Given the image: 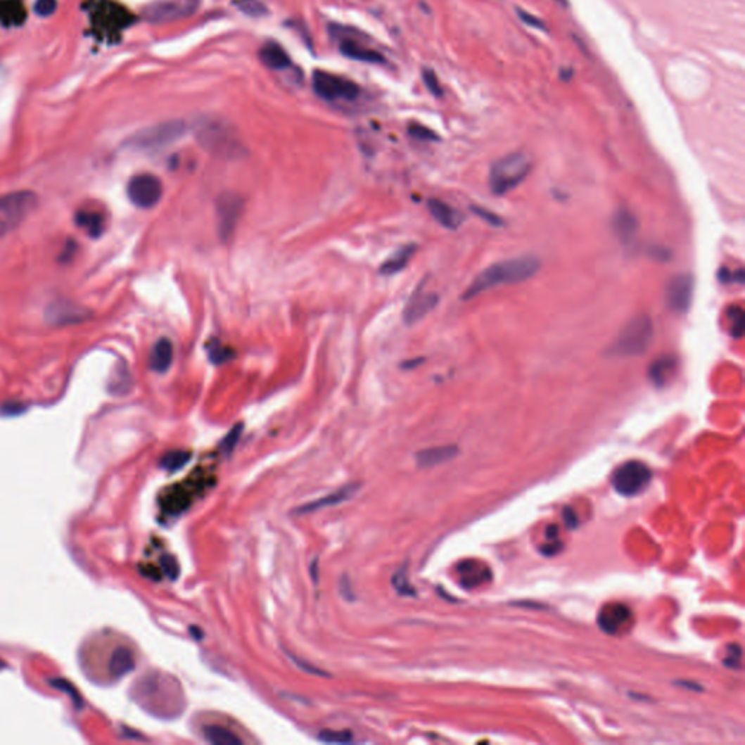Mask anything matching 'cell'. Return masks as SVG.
Returning <instances> with one entry per match:
<instances>
[{
	"mask_svg": "<svg viewBox=\"0 0 745 745\" xmlns=\"http://www.w3.org/2000/svg\"><path fill=\"white\" fill-rule=\"evenodd\" d=\"M198 139L203 147H205L207 151H210L215 155L224 156V158H231V156L239 155V151H241L239 141L226 129V127H222L219 124H210V125L203 127V129L198 132Z\"/></svg>",
	"mask_w": 745,
	"mask_h": 745,
	"instance_id": "cell-11",
	"label": "cell"
},
{
	"mask_svg": "<svg viewBox=\"0 0 745 745\" xmlns=\"http://www.w3.org/2000/svg\"><path fill=\"white\" fill-rule=\"evenodd\" d=\"M652 480V472L645 463L628 461L616 469L611 478L613 488L623 497H635L644 492Z\"/></svg>",
	"mask_w": 745,
	"mask_h": 745,
	"instance_id": "cell-6",
	"label": "cell"
},
{
	"mask_svg": "<svg viewBox=\"0 0 745 745\" xmlns=\"http://www.w3.org/2000/svg\"><path fill=\"white\" fill-rule=\"evenodd\" d=\"M313 91L319 98L328 102H352L361 94L355 82L324 70L314 72Z\"/></svg>",
	"mask_w": 745,
	"mask_h": 745,
	"instance_id": "cell-5",
	"label": "cell"
},
{
	"mask_svg": "<svg viewBox=\"0 0 745 745\" xmlns=\"http://www.w3.org/2000/svg\"><path fill=\"white\" fill-rule=\"evenodd\" d=\"M741 647L739 645H731L730 647V651H728V656L723 659V663H725L727 667H731V668H737L739 667L741 664Z\"/></svg>",
	"mask_w": 745,
	"mask_h": 745,
	"instance_id": "cell-36",
	"label": "cell"
},
{
	"mask_svg": "<svg viewBox=\"0 0 745 745\" xmlns=\"http://www.w3.org/2000/svg\"><path fill=\"white\" fill-rule=\"evenodd\" d=\"M613 229L622 243L630 245L637 233V220L628 208H620L613 217Z\"/></svg>",
	"mask_w": 745,
	"mask_h": 745,
	"instance_id": "cell-20",
	"label": "cell"
},
{
	"mask_svg": "<svg viewBox=\"0 0 745 745\" xmlns=\"http://www.w3.org/2000/svg\"><path fill=\"white\" fill-rule=\"evenodd\" d=\"M162 568L165 571L166 575H169V578L175 580L178 577V572H179V568H178V563L174 558L170 556H163L162 558Z\"/></svg>",
	"mask_w": 745,
	"mask_h": 745,
	"instance_id": "cell-37",
	"label": "cell"
},
{
	"mask_svg": "<svg viewBox=\"0 0 745 745\" xmlns=\"http://www.w3.org/2000/svg\"><path fill=\"white\" fill-rule=\"evenodd\" d=\"M76 224L88 233L91 238H99L103 233L105 219L102 212L94 208H83L76 212Z\"/></svg>",
	"mask_w": 745,
	"mask_h": 745,
	"instance_id": "cell-24",
	"label": "cell"
},
{
	"mask_svg": "<svg viewBox=\"0 0 745 745\" xmlns=\"http://www.w3.org/2000/svg\"><path fill=\"white\" fill-rule=\"evenodd\" d=\"M358 489V485H347L344 488H340L339 491L333 492V494H329L321 499H316L310 504H306L300 508H297L295 511L299 514H309V513H316V511L322 509V508H328V507H333V505H338L340 502H344L347 499H350Z\"/></svg>",
	"mask_w": 745,
	"mask_h": 745,
	"instance_id": "cell-18",
	"label": "cell"
},
{
	"mask_svg": "<svg viewBox=\"0 0 745 745\" xmlns=\"http://www.w3.org/2000/svg\"><path fill=\"white\" fill-rule=\"evenodd\" d=\"M632 619V611L625 604H607L599 613V626L609 635L619 633Z\"/></svg>",
	"mask_w": 745,
	"mask_h": 745,
	"instance_id": "cell-14",
	"label": "cell"
},
{
	"mask_svg": "<svg viewBox=\"0 0 745 745\" xmlns=\"http://www.w3.org/2000/svg\"><path fill=\"white\" fill-rule=\"evenodd\" d=\"M34 9L38 16H42V18L50 16L57 9V0H37Z\"/></svg>",
	"mask_w": 745,
	"mask_h": 745,
	"instance_id": "cell-34",
	"label": "cell"
},
{
	"mask_svg": "<svg viewBox=\"0 0 745 745\" xmlns=\"http://www.w3.org/2000/svg\"><path fill=\"white\" fill-rule=\"evenodd\" d=\"M518 15H520V18L524 20V24L531 25V27H535V28H539V30H546L540 19H537V18H535V16H531V15H528L527 12L520 11V9H518Z\"/></svg>",
	"mask_w": 745,
	"mask_h": 745,
	"instance_id": "cell-41",
	"label": "cell"
},
{
	"mask_svg": "<svg viewBox=\"0 0 745 745\" xmlns=\"http://www.w3.org/2000/svg\"><path fill=\"white\" fill-rule=\"evenodd\" d=\"M437 303H438L437 294L424 293L418 290L411 297V300L408 302L405 307V312H403V321H405V324L408 325H414L419 322L421 319H424L437 306Z\"/></svg>",
	"mask_w": 745,
	"mask_h": 745,
	"instance_id": "cell-15",
	"label": "cell"
},
{
	"mask_svg": "<svg viewBox=\"0 0 745 745\" xmlns=\"http://www.w3.org/2000/svg\"><path fill=\"white\" fill-rule=\"evenodd\" d=\"M533 162L524 153H511L497 160L489 174V185L495 196H504L518 186L530 174Z\"/></svg>",
	"mask_w": 745,
	"mask_h": 745,
	"instance_id": "cell-3",
	"label": "cell"
},
{
	"mask_svg": "<svg viewBox=\"0 0 745 745\" xmlns=\"http://www.w3.org/2000/svg\"><path fill=\"white\" fill-rule=\"evenodd\" d=\"M210 357L212 359V363L222 364L227 359V350L220 345H212V348L210 350Z\"/></svg>",
	"mask_w": 745,
	"mask_h": 745,
	"instance_id": "cell-40",
	"label": "cell"
},
{
	"mask_svg": "<svg viewBox=\"0 0 745 745\" xmlns=\"http://www.w3.org/2000/svg\"><path fill=\"white\" fill-rule=\"evenodd\" d=\"M127 196H129L130 201L136 207L152 208L163 196L162 181L152 174L136 175L130 179L129 186H127Z\"/></svg>",
	"mask_w": 745,
	"mask_h": 745,
	"instance_id": "cell-10",
	"label": "cell"
},
{
	"mask_svg": "<svg viewBox=\"0 0 745 745\" xmlns=\"http://www.w3.org/2000/svg\"><path fill=\"white\" fill-rule=\"evenodd\" d=\"M409 134L419 140H435L437 139V136L431 130L425 129V127L422 125H412L409 129Z\"/></svg>",
	"mask_w": 745,
	"mask_h": 745,
	"instance_id": "cell-38",
	"label": "cell"
},
{
	"mask_svg": "<svg viewBox=\"0 0 745 745\" xmlns=\"http://www.w3.org/2000/svg\"><path fill=\"white\" fill-rule=\"evenodd\" d=\"M340 585H343V587H345V590H343V592H344L343 595H345V597H348V595H350V594H352V591L350 590V581H348V578H347V577H344L343 580H340Z\"/></svg>",
	"mask_w": 745,
	"mask_h": 745,
	"instance_id": "cell-44",
	"label": "cell"
},
{
	"mask_svg": "<svg viewBox=\"0 0 745 745\" xmlns=\"http://www.w3.org/2000/svg\"><path fill=\"white\" fill-rule=\"evenodd\" d=\"M32 191H15L0 197V239L23 223L37 205Z\"/></svg>",
	"mask_w": 745,
	"mask_h": 745,
	"instance_id": "cell-4",
	"label": "cell"
},
{
	"mask_svg": "<svg viewBox=\"0 0 745 745\" xmlns=\"http://www.w3.org/2000/svg\"><path fill=\"white\" fill-rule=\"evenodd\" d=\"M133 668H134L133 652L125 647L117 648L110 658V666H108L110 674L115 678H120L125 674H129L130 671H133Z\"/></svg>",
	"mask_w": 745,
	"mask_h": 745,
	"instance_id": "cell-26",
	"label": "cell"
},
{
	"mask_svg": "<svg viewBox=\"0 0 745 745\" xmlns=\"http://www.w3.org/2000/svg\"><path fill=\"white\" fill-rule=\"evenodd\" d=\"M654 338V322L648 314H637L622 328L607 350L610 357H636L644 354Z\"/></svg>",
	"mask_w": 745,
	"mask_h": 745,
	"instance_id": "cell-2",
	"label": "cell"
},
{
	"mask_svg": "<svg viewBox=\"0 0 745 745\" xmlns=\"http://www.w3.org/2000/svg\"><path fill=\"white\" fill-rule=\"evenodd\" d=\"M201 0H156L144 9V19L151 24H167L194 15Z\"/></svg>",
	"mask_w": 745,
	"mask_h": 745,
	"instance_id": "cell-8",
	"label": "cell"
},
{
	"mask_svg": "<svg viewBox=\"0 0 745 745\" xmlns=\"http://www.w3.org/2000/svg\"><path fill=\"white\" fill-rule=\"evenodd\" d=\"M319 739L329 744H348L352 741V735L350 731H322L319 734Z\"/></svg>",
	"mask_w": 745,
	"mask_h": 745,
	"instance_id": "cell-31",
	"label": "cell"
},
{
	"mask_svg": "<svg viewBox=\"0 0 745 745\" xmlns=\"http://www.w3.org/2000/svg\"><path fill=\"white\" fill-rule=\"evenodd\" d=\"M339 50L345 57L351 60L371 63V65H381V63H385V57H383L377 50L363 44V42H359L358 39H354V38L347 37L340 41Z\"/></svg>",
	"mask_w": 745,
	"mask_h": 745,
	"instance_id": "cell-16",
	"label": "cell"
},
{
	"mask_svg": "<svg viewBox=\"0 0 745 745\" xmlns=\"http://www.w3.org/2000/svg\"><path fill=\"white\" fill-rule=\"evenodd\" d=\"M563 517H565L566 524H568L569 527H575V526L578 524V520H577V517H575V513H573L572 509H568V508H566V509H565Z\"/></svg>",
	"mask_w": 745,
	"mask_h": 745,
	"instance_id": "cell-43",
	"label": "cell"
},
{
	"mask_svg": "<svg viewBox=\"0 0 745 745\" xmlns=\"http://www.w3.org/2000/svg\"><path fill=\"white\" fill-rule=\"evenodd\" d=\"M245 203L235 193H224L217 198V233L223 242H229L238 229Z\"/></svg>",
	"mask_w": 745,
	"mask_h": 745,
	"instance_id": "cell-9",
	"label": "cell"
},
{
	"mask_svg": "<svg viewBox=\"0 0 745 745\" xmlns=\"http://www.w3.org/2000/svg\"><path fill=\"white\" fill-rule=\"evenodd\" d=\"M205 478L201 476V479H189L188 482L175 485L172 488H167L166 494L160 499V505L166 514H179L184 509H186L191 502H193L196 494L201 492L204 489Z\"/></svg>",
	"mask_w": 745,
	"mask_h": 745,
	"instance_id": "cell-12",
	"label": "cell"
},
{
	"mask_svg": "<svg viewBox=\"0 0 745 745\" xmlns=\"http://www.w3.org/2000/svg\"><path fill=\"white\" fill-rule=\"evenodd\" d=\"M204 735L208 742L215 745H242V739L220 725H208L204 728Z\"/></svg>",
	"mask_w": 745,
	"mask_h": 745,
	"instance_id": "cell-28",
	"label": "cell"
},
{
	"mask_svg": "<svg viewBox=\"0 0 745 745\" xmlns=\"http://www.w3.org/2000/svg\"><path fill=\"white\" fill-rule=\"evenodd\" d=\"M677 361L674 357H661L655 359L649 367V378L655 386L663 388L668 385V381L675 373Z\"/></svg>",
	"mask_w": 745,
	"mask_h": 745,
	"instance_id": "cell-25",
	"label": "cell"
},
{
	"mask_svg": "<svg viewBox=\"0 0 745 745\" xmlns=\"http://www.w3.org/2000/svg\"><path fill=\"white\" fill-rule=\"evenodd\" d=\"M457 447L454 445H440L425 449L416 453V463L419 467H433L441 463H445L456 457Z\"/></svg>",
	"mask_w": 745,
	"mask_h": 745,
	"instance_id": "cell-23",
	"label": "cell"
},
{
	"mask_svg": "<svg viewBox=\"0 0 745 745\" xmlns=\"http://www.w3.org/2000/svg\"><path fill=\"white\" fill-rule=\"evenodd\" d=\"M188 125L184 121H166L136 133L130 140L129 146L134 148H159L179 140L185 136Z\"/></svg>",
	"mask_w": 745,
	"mask_h": 745,
	"instance_id": "cell-7",
	"label": "cell"
},
{
	"mask_svg": "<svg viewBox=\"0 0 745 745\" xmlns=\"http://www.w3.org/2000/svg\"><path fill=\"white\" fill-rule=\"evenodd\" d=\"M414 252H415V246L414 245H409V246L399 249L395 255H392L389 260L385 261V264L380 267V272L383 275H392V274H396V272L402 271L403 268L408 265L409 260L412 258Z\"/></svg>",
	"mask_w": 745,
	"mask_h": 745,
	"instance_id": "cell-27",
	"label": "cell"
},
{
	"mask_svg": "<svg viewBox=\"0 0 745 745\" xmlns=\"http://www.w3.org/2000/svg\"><path fill=\"white\" fill-rule=\"evenodd\" d=\"M191 460V453L189 452H185V450H174V452H169L166 453L162 459H160V467L165 471H169V472H177L179 469H182V467Z\"/></svg>",
	"mask_w": 745,
	"mask_h": 745,
	"instance_id": "cell-29",
	"label": "cell"
},
{
	"mask_svg": "<svg viewBox=\"0 0 745 745\" xmlns=\"http://www.w3.org/2000/svg\"><path fill=\"white\" fill-rule=\"evenodd\" d=\"M693 291H694V280L690 274L675 275L667 286V291H666L667 305L670 306L671 310L677 313L687 312L693 300Z\"/></svg>",
	"mask_w": 745,
	"mask_h": 745,
	"instance_id": "cell-13",
	"label": "cell"
},
{
	"mask_svg": "<svg viewBox=\"0 0 745 745\" xmlns=\"http://www.w3.org/2000/svg\"><path fill=\"white\" fill-rule=\"evenodd\" d=\"M540 268V261L535 255H523L513 260L494 264L476 275V279L463 294L464 300L475 299L483 291L502 284H517L531 279Z\"/></svg>",
	"mask_w": 745,
	"mask_h": 745,
	"instance_id": "cell-1",
	"label": "cell"
},
{
	"mask_svg": "<svg viewBox=\"0 0 745 745\" xmlns=\"http://www.w3.org/2000/svg\"><path fill=\"white\" fill-rule=\"evenodd\" d=\"M428 210L431 212V216L445 229H450V230H454L457 229L464 217L460 211H457L456 208H453L452 205L445 204L444 201H440V200H430L428 201Z\"/></svg>",
	"mask_w": 745,
	"mask_h": 745,
	"instance_id": "cell-17",
	"label": "cell"
},
{
	"mask_svg": "<svg viewBox=\"0 0 745 745\" xmlns=\"http://www.w3.org/2000/svg\"><path fill=\"white\" fill-rule=\"evenodd\" d=\"M242 430H243V425H242V424H238L236 427H235V428H231L230 433L226 435V438H224L223 442H222V447H223V450H224L226 453H230L233 449H235L236 442H238L239 438H241Z\"/></svg>",
	"mask_w": 745,
	"mask_h": 745,
	"instance_id": "cell-33",
	"label": "cell"
},
{
	"mask_svg": "<svg viewBox=\"0 0 745 745\" xmlns=\"http://www.w3.org/2000/svg\"><path fill=\"white\" fill-rule=\"evenodd\" d=\"M728 319H730V325H731V332L734 336L739 338L744 332V310L737 306V307H732L730 310V314H728Z\"/></svg>",
	"mask_w": 745,
	"mask_h": 745,
	"instance_id": "cell-32",
	"label": "cell"
},
{
	"mask_svg": "<svg viewBox=\"0 0 745 745\" xmlns=\"http://www.w3.org/2000/svg\"><path fill=\"white\" fill-rule=\"evenodd\" d=\"M392 584L395 587V590L400 594V595H415V590L411 587L409 581H408V577H407V571L405 569H399L393 578H392Z\"/></svg>",
	"mask_w": 745,
	"mask_h": 745,
	"instance_id": "cell-30",
	"label": "cell"
},
{
	"mask_svg": "<svg viewBox=\"0 0 745 745\" xmlns=\"http://www.w3.org/2000/svg\"><path fill=\"white\" fill-rule=\"evenodd\" d=\"M242 9L250 15H260L262 13L264 6L260 5L258 2H255V0H250V2H248V5H242Z\"/></svg>",
	"mask_w": 745,
	"mask_h": 745,
	"instance_id": "cell-42",
	"label": "cell"
},
{
	"mask_svg": "<svg viewBox=\"0 0 745 745\" xmlns=\"http://www.w3.org/2000/svg\"><path fill=\"white\" fill-rule=\"evenodd\" d=\"M260 58L271 70H284L291 66V60L284 49L276 42H267L260 51Z\"/></svg>",
	"mask_w": 745,
	"mask_h": 745,
	"instance_id": "cell-22",
	"label": "cell"
},
{
	"mask_svg": "<svg viewBox=\"0 0 745 745\" xmlns=\"http://www.w3.org/2000/svg\"><path fill=\"white\" fill-rule=\"evenodd\" d=\"M473 211L476 212L478 216H480L483 220H486L489 224H492V226H501L502 224V220L498 216H495L494 212H489V211H486L483 208H479V207L478 208L473 207Z\"/></svg>",
	"mask_w": 745,
	"mask_h": 745,
	"instance_id": "cell-39",
	"label": "cell"
},
{
	"mask_svg": "<svg viewBox=\"0 0 745 745\" xmlns=\"http://www.w3.org/2000/svg\"><path fill=\"white\" fill-rule=\"evenodd\" d=\"M457 572L461 577V584L466 588H476L478 585L488 582L491 572L489 569L476 561H464L457 566Z\"/></svg>",
	"mask_w": 745,
	"mask_h": 745,
	"instance_id": "cell-19",
	"label": "cell"
},
{
	"mask_svg": "<svg viewBox=\"0 0 745 745\" xmlns=\"http://www.w3.org/2000/svg\"><path fill=\"white\" fill-rule=\"evenodd\" d=\"M422 76H424L425 87L428 88V91H430L433 95L440 96L442 91H441V87H440V83H438V79H437L435 73H434L433 70H428V69H427V70H424Z\"/></svg>",
	"mask_w": 745,
	"mask_h": 745,
	"instance_id": "cell-35",
	"label": "cell"
},
{
	"mask_svg": "<svg viewBox=\"0 0 745 745\" xmlns=\"http://www.w3.org/2000/svg\"><path fill=\"white\" fill-rule=\"evenodd\" d=\"M174 361V345L167 338H160L155 344L151 358H148V366L156 373H165L170 369Z\"/></svg>",
	"mask_w": 745,
	"mask_h": 745,
	"instance_id": "cell-21",
	"label": "cell"
}]
</instances>
